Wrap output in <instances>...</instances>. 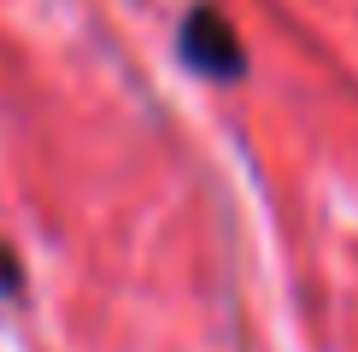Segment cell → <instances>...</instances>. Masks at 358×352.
<instances>
[{
  "mask_svg": "<svg viewBox=\"0 0 358 352\" xmlns=\"http://www.w3.org/2000/svg\"><path fill=\"white\" fill-rule=\"evenodd\" d=\"M182 59L200 77H212V82H235L247 71V47H241V36H235V24L223 18L217 6H194L188 18H182Z\"/></svg>",
  "mask_w": 358,
  "mask_h": 352,
  "instance_id": "1",
  "label": "cell"
},
{
  "mask_svg": "<svg viewBox=\"0 0 358 352\" xmlns=\"http://www.w3.org/2000/svg\"><path fill=\"white\" fill-rule=\"evenodd\" d=\"M24 288V270H18V253H12L6 241H0V300H6V293H18Z\"/></svg>",
  "mask_w": 358,
  "mask_h": 352,
  "instance_id": "2",
  "label": "cell"
}]
</instances>
